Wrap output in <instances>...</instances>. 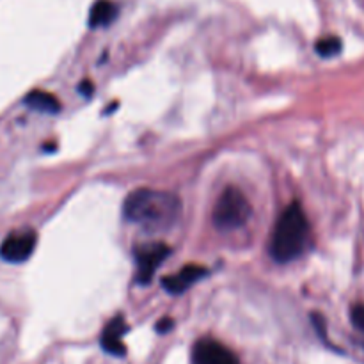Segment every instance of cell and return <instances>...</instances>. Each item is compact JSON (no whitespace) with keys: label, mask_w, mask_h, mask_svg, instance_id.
Wrapping results in <instances>:
<instances>
[{"label":"cell","mask_w":364,"mask_h":364,"mask_svg":"<svg viewBox=\"0 0 364 364\" xmlns=\"http://www.w3.org/2000/svg\"><path fill=\"white\" fill-rule=\"evenodd\" d=\"M123 215L147 231L169 230L182 215V201L171 192L139 189L125 199Z\"/></svg>","instance_id":"6da1fadb"},{"label":"cell","mask_w":364,"mask_h":364,"mask_svg":"<svg viewBox=\"0 0 364 364\" xmlns=\"http://www.w3.org/2000/svg\"><path fill=\"white\" fill-rule=\"evenodd\" d=\"M309 242V222L300 204H290L279 215L270 239V256L279 263H290L306 251Z\"/></svg>","instance_id":"7a4b0ae2"},{"label":"cell","mask_w":364,"mask_h":364,"mask_svg":"<svg viewBox=\"0 0 364 364\" xmlns=\"http://www.w3.org/2000/svg\"><path fill=\"white\" fill-rule=\"evenodd\" d=\"M252 215V206L240 189L228 186L219 195L213 206V226L219 231H234L247 224Z\"/></svg>","instance_id":"3957f363"},{"label":"cell","mask_w":364,"mask_h":364,"mask_svg":"<svg viewBox=\"0 0 364 364\" xmlns=\"http://www.w3.org/2000/svg\"><path fill=\"white\" fill-rule=\"evenodd\" d=\"M171 254V247L162 242L147 243L135 251V261H137V282L139 284H149L155 276L156 269L167 260Z\"/></svg>","instance_id":"277c9868"},{"label":"cell","mask_w":364,"mask_h":364,"mask_svg":"<svg viewBox=\"0 0 364 364\" xmlns=\"http://www.w3.org/2000/svg\"><path fill=\"white\" fill-rule=\"evenodd\" d=\"M38 243V234L32 230L11 233L0 245V258L8 263H23L32 256Z\"/></svg>","instance_id":"5b68a950"},{"label":"cell","mask_w":364,"mask_h":364,"mask_svg":"<svg viewBox=\"0 0 364 364\" xmlns=\"http://www.w3.org/2000/svg\"><path fill=\"white\" fill-rule=\"evenodd\" d=\"M192 364H240L236 356L217 339L204 338L195 343Z\"/></svg>","instance_id":"8992f818"},{"label":"cell","mask_w":364,"mask_h":364,"mask_svg":"<svg viewBox=\"0 0 364 364\" xmlns=\"http://www.w3.org/2000/svg\"><path fill=\"white\" fill-rule=\"evenodd\" d=\"M208 274V270L204 267H197V265H186L182 270L169 276V278L162 279V287L173 295H180L186 291L191 287H194L195 282L201 281Z\"/></svg>","instance_id":"52a82bcc"},{"label":"cell","mask_w":364,"mask_h":364,"mask_svg":"<svg viewBox=\"0 0 364 364\" xmlns=\"http://www.w3.org/2000/svg\"><path fill=\"white\" fill-rule=\"evenodd\" d=\"M126 332V324L123 317H116L107 324V327L101 332V347L105 352H109L112 356H125L126 347L123 345L121 338Z\"/></svg>","instance_id":"ba28073f"},{"label":"cell","mask_w":364,"mask_h":364,"mask_svg":"<svg viewBox=\"0 0 364 364\" xmlns=\"http://www.w3.org/2000/svg\"><path fill=\"white\" fill-rule=\"evenodd\" d=\"M25 105L36 112L59 114L61 112V101L56 96L47 91H32L25 96Z\"/></svg>","instance_id":"9c48e42d"},{"label":"cell","mask_w":364,"mask_h":364,"mask_svg":"<svg viewBox=\"0 0 364 364\" xmlns=\"http://www.w3.org/2000/svg\"><path fill=\"white\" fill-rule=\"evenodd\" d=\"M117 16V5L110 0H98L91 8L89 13V25L93 29L96 27H107L114 18Z\"/></svg>","instance_id":"30bf717a"},{"label":"cell","mask_w":364,"mask_h":364,"mask_svg":"<svg viewBox=\"0 0 364 364\" xmlns=\"http://www.w3.org/2000/svg\"><path fill=\"white\" fill-rule=\"evenodd\" d=\"M341 39L336 36H329V38H321L317 43L315 50L320 57H334L341 52Z\"/></svg>","instance_id":"8fae6325"},{"label":"cell","mask_w":364,"mask_h":364,"mask_svg":"<svg viewBox=\"0 0 364 364\" xmlns=\"http://www.w3.org/2000/svg\"><path fill=\"white\" fill-rule=\"evenodd\" d=\"M350 320L361 332H364V304H356V306L352 308Z\"/></svg>","instance_id":"7c38bea8"},{"label":"cell","mask_w":364,"mask_h":364,"mask_svg":"<svg viewBox=\"0 0 364 364\" xmlns=\"http://www.w3.org/2000/svg\"><path fill=\"white\" fill-rule=\"evenodd\" d=\"M171 329H173V320H171V318H164V320H160L156 324V330L160 334L169 332Z\"/></svg>","instance_id":"4fadbf2b"}]
</instances>
